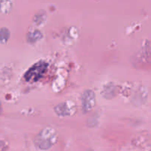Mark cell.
Instances as JSON below:
<instances>
[{
	"label": "cell",
	"mask_w": 151,
	"mask_h": 151,
	"mask_svg": "<svg viewBox=\"0 0 151 151\" xmlns=\"http://www.w3.org/2000/svg\"><path fill=\"white\" fill-rule=\"evenodd\" d=\"M82 110L85 113L90 111L96 104V95L91 90H87L82 96Z\"/></svg>",
	"instance_id": "277c9868"
},
{
	"label": "cell",
	"mask_w": 151,
	"mask_h": 151,
	"mask_svg": "<svg viewBox=\"0 0 151 151\" xmlns=\"http://www.w3.org/2000/svg\"><path fill=\"white\" fill-rule=\"evenodd\" d=\"M2 112V104H1V101H0V113Z\"/></svg>",
	"instance_id": "8992f818"
},
{
	"label": "cell",
	"mask_w": 151,
	"mask_h": 151,
	"mask_svg": "<svg viewBox=\"0 0 151 151\" xmlns=\"http://www.w3.org/2000/svg\"><path fill=\"white\" fill-rule=\"evenodd\" d=\"M47 64L43 61L36 62L24 74V79L28 82H36L47 70Z\"/></svg>",
	"instance_id": "7a4b0ae2"
},
{
	"label": "cell",
	"mask_w": 151,
	"mask_h": 151,
	"mask_svg": "<svg viewBox=\"0 0 151 151\" xmlns=\"http://www.w3.org/2000/svg\"><path fill=\"white\" fill-rule=\"evenodd\" d=\"M54 110L59 116H70L75 113L76 105L72 101H67L57 104Z\"/></svg>",
	"instance_id": "3957f363"
},
{
	"label": "cell",
	"mask_w": 151,
	"mask_h": 151,
	"mask_svg": "<svg viewBox=\"0 0 151 151\" xmlns=\"http://www.w3.org/2000/svg\"><path fill=\"white\" fill-rule=\"evenodd\" d=\"M10 37V32L5 27L0 29V41L2 43H5Z\"/></svg>",
	"instance_id": "5b68a950"
},
{
	"label": "cell",
	"mask_w": 151,
	"mask_h": 151,
	"mask_svg": "<svg viewBox=\"0 0 151 151\" xmlns=\"http://www.w3.org/2000/svg\"><path fill=\"white\" fill-rule=\"evenodd\" d=\"M58 134L53 127L47 126L40 131L34 139V143L42 150H48L56 142Z\"/></svg>",
	"instance_id": "6da1fadb"
}]
</instances>
